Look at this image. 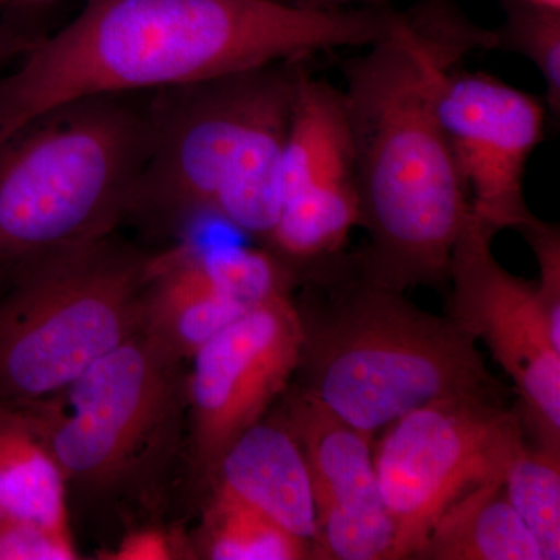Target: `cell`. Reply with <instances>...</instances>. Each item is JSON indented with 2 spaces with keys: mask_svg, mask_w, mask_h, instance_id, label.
<instances>
[{
  "mask_svg": "<svg viewBox=\"0 0 560 560\" xmlns=\"http://www.w3.org/2000/svg\"><path fill=\"white\" fill-rule=\"evenodd\" d=\"M481 49H495L493 31L467 21L455 0H422L394 13L388 32L346 66L341 94L368 232L357 267L389 289L448 280L470 200L438 101L447 73Z\"/></svg>",
  "mask_w": 560,
  "mask_h": 560,
  "instance_id": "obj_1",
  "label": "cell"
},
{
  "mask_svg": "<svg viewBox=\"0 0 560 560\" xmlns=\"http://www.w3.org/2000/svg\"><path fill=\"white\" fill-rule=\"evenodd\" d=\"M389 21L390 11L320 10L282 0H84L68 25L0 79V145L66 103L368 47Z\"/></svg>",
  "mask_w": 560,
  "mask_h": 560,
  "instance_id": "obj_2",
  "label": "cell"
},
{
  "mask_svg": "<svg viewBox=\"0 0 560 560\" xmlns=\"http://www.w3.org/2000/svg\"><path fill=\"white\" fill-rule=\"evenodd\" d=\"M296 305L301 326L296 388L350 427L382 433L430 401L500 397L474 338L448 316L416 307L404 291L330 264Z\"/></svg>",
  "mask_w": 560,
  "mask_h": 560,
  "instance_id": "obj_3",
  "label": "cell"
},
{
  "mask_svg": "<svg viewBox=\"0 0 560 560\" xmlns=\"http://www.w3.org/2000/svg\"><path fill=\"white\" fill-rule=\"evenodd\" d=\"M294 61L154 92L131 215L161 224L215 217L267 245L301 72Z\"/></svg>",
  "mask_w": 560,
  "mask_h": 560,
  "instance_id": "obj_4",
  "label": "cell"
},
{
  "mask_svg": "<svg viewBox=\"0 0 560 560\" xmlns=\"http://www.w3.org/2000/svg\"><path fill=\"white\" fill-rule=\"evenodd\" d=\"M140 94L66 103L0 145V280L131 217L151 132Z\"/></svg>",
  "mask_w": 560,
  "mask_h": 560,
  "instance_id": "obj_5",
  "label": "cell"
},
{
  "mask_svg": "<svg viewBox=\"0 0 560 560\" xmlns=\"http://www.w3.org/2000/svg\"><path fill=\"white\" fill-rule=\"evenodd\" d=\"M150 261L109 237L3 279L0 405L51 399L138 330Z\"/></svg>",
  "mask_w": 560,
  "mask_h": 560,
  "instance_id": "obj_6",
  "label": "cell"
},
{
  "mask_svg": "<svg viewBox=\"0 0 560 560\" xmlns=\"http://www.w3.org/2000/svg\"><path fill=\"white\" fill-rule=\"evenodd\" d=\"M525 445L521 415L499 397L430 401L386 427L372 451L394 526L393 560L415 559L442 512L460 497L504 482Z\"/></svg>",
  "mask_w": 560,
  "mask_h": 560,
  "instance_id": "obj_7",
  "label": "cell"
},
{
  "mask_svg": "<svg viewBox=\"0 0 560 560\" xmlns=\"http://www.w3.org/2000/svg\"><path fill=\"white\" fill-rule=\"evenodd\" d=\"M179 361L139 327L60 394L27 405L69 486L105 489L127 477L171 416Z\"/></svg>",
  "mask_w": 560,
  "mask_h": 560,
  "instance_id": "obj_8",
  "label": "cell"
},
{
  "mask_svg": "<svg viewBox=\"0 0 560 560\" xmlns=\"http://www.w3.org/2000/svg\"><path fill=\"white\" fill-rule=\"evenodd\" d=\"M497 231L470 209L452 249L448 318L481 340L521 394L540 447L560 452V350L552 345L536 283L501 267Z\"/></svg>",
  "mask_w": 560,
  "mask_h": 560,
  "instance_id": "obj_9",
  "label": "cell"
},
{
  "mask_svg": "<svg viewBox=\"0 0 560 560\" xmlns=\"http://www.w3.org/2000/svg\"><path fill=\"white\" fill-rule=\"evenodd\" d=\"M300 349V318L287 294L232 320L190 357L191 447L208 485L228 448L285 390Z\"/></svg>",
  "mask_w": 560,
  "mask_h": 560,
  "instance_id": "obj_10",
  "label": "cell"
},
{
  "mask_svg": "<svg viewBox=\"0 0 560 560\" xmlns=\"http://www.w3.org/2000/svg\"><path fill=\"white\" fill-rule=\"evenodd\" d=\"M438 103L470 209L497 232L525 230L537 219L523 178L544 138V105L488 73L455 69L442 81Z\"/></svg>",
  "mask_w": 560,
  "mask_h": 560,
  "instance_id": "obj_11",
  "label": "cell"
},
{
  "mask_svg": "<svg viewBox=\"0 0 560 560\" xmlns=\"http://www.w3.org/2000/svg\"><path fill=\"white\" fill-rule=\"evenodd\" d=\"M282 418L311 471L318 526L313 559L393 560L394 526L378 489L371 438L296 386Z\"/></svg>",
  "mask_w": 560,
  "mask_h": 560,
  "instance_id": "obj_12",
  "label": "cell"
},
{
  "mask_svg": "<svg viewBox=\"0 0 560 560\" xmlns=\"http://www.w3.org/2000/svg\"><path fill=\"white\" fill-rule=\"evenodd\" d=\"M210 488L230 493L307 544L313 559L318 526L311 471L282 416L246 430L220 459Z\"/></svg>",
  "mask_w": 560,
  "mask_h": 560,
  "instance_id": "obj_13",
  "label": "cell"
},
{
  "mask_svg": "<svg viewBox=\"0 0 560 560\" xmlns=\"http://www.w3.org/2000/svg\"><path fill=\"white\" fill-rule=\"evenodd\" d=\"M245 313L213 285L197 246L179 245L151 256L140 327L179 360L190 359Z\"/></svg>",
  "mask_w": 560,
  "mask_h": 560,
  "instance_id": "obj_14",
  "label": "cell"
},
{
  "mask_svg": "<svg viewBox=\"0 0 560 560\" xmlns=\"http://www.w3.org/2000/svg\"><path fill=\"white\" fill-rule=\"evenodd\" d=\"M68 492V478L35 411L0 405V517L72 537Z\"/></svg>",
  "mask_w": 560,
  "mask_h": 560,
  "instance_id": "obj_15",
  "label": "cell"
},
{
  "mask_svg": "<svg viewBox=\"0 0 560 560\" xmlns=\"http://www.w3.org/2000/svg\"><path fill=\"white\" fill-rule=\"evenodd\" d=\"M353 179L352 135L341 91L298 77L280 167V205L301 191Z\"/></svg>",
  "mask_w": 560,
  "mask_h": 560,
  "instance_id": "obj_16",
  "label": "cell"
},
{
  "mask_svg": "<svg viewBox=\"0 0 560 560\" xmlns=\"http://www.w3.org/2000/svg\"><path fill=\"white\" fill-rule=\"evenodd\" d=\"M415 559L544 560V552L499 481L470 490L442 512Z\"/></svg>",
  "mask_w": 560,
  "mask_h": 560,
  "instance_id": "obj_17",
  "label": "cell"
},
{
  "mask_svg": "<svg viewBox=\"0 0 560 560\" xmlns=\"http://www.w3.org/2000/svg\"><path fill=\"white\" fill-rule=\"evenodd\" d=\"M360 224L353 179L335 180L287 198L280 205L267 249L294 276L329 264Z\"/></svg>",
  "mask_w": 560,
  "mask_h": 560,
  "instance_id": "obj_18",
  "label": "cell"
},
{
  "mask_svg": "<svg viewBox=\"0 0 560 560\" xmlns=\"http://www.w3.org/2000/svg\"><path fill=\"white\" fill-rule=\"evenodd\" d=\"M200 548L202 558L212 560L312 559L307 544L219 489H212V500L202 522Z\"/></svg>",
  "mask_w": 560,
  "mask_h": 560,
  "instance_id": "obj_19",
  "label": "cell"
},
{
  "mask_svg": "<svg viewBox=\"0 0 560 560\" xmlns=\"http://www.w3.org/2000/svg\"><path fill=\"white\" fill-rule=\"evenodd\" d=\"M503 489L512 510L540 545L544 560H559L560 452L525 445L512 460Z\"/></svg>",
  "mask_w": 560,
  "mask_h": 560,
  "instance_id": "obj_20",
  "label": "cell"
},
{
  "mask_svg": "<svg viewBox=\"0 0 560 560\" xmlns=\"http://www.w3.org/2000/svg\"><path fill=\"white\" fill-rule=\"evenodd\" d=\"M495 32V49L528 58L547 88V101L560 114V9L530 0H508L506 20Z\"/></svg>",
  "mask_w": 560,
  "mask_h": 560,
  "instance_id": "obj_21",
  "label": "cell"
},
{
  "mask_svg": "<svg viewBox=\"0 0 560 560\" xmlns=\"http://www.w3.org/2000/svg\"><path fill=\"white\" fill-rule=\"evenodd\" d=\"M539 265L540 282L536 285L548 334L552 345L560 350V232L555 224L539 219L521 232Z\"/></svg>",
  "mask_w": 560,
  "mask_h": 560,
  "instance_id": "obj_22",
  "label": "cell"
},
{
  "mask_svg": "<svg viewBox=\"0 0 560 560\" xmlns=\"http://www.w3.org/2000/svg\"><path fill=\"white\" fill-rule=\"evenodd\" d=\"M176 541L165 530L143 528L132 530L117 545L110 559L171 560L179 558Z\"/></svg>",
  "mask_w": 560,
  "mask_h": 560,
  "instance_id": "obj_23",
  "label": "cell"
},
{
  "mask_svg": "<svg viewBox=\"0 0 560 560\" xmlns=\"http://www.w3.org/2000/svg\"><path fill=\"white\" fill-rule=\"evenodd\" d=\"M47 545L39 530L0 517V560H39Z\"/></svg>",
  "mask_w": 560,
  "mask_h": 560,
  "instance_id": "obj_24",
  "label": "cell"
},
{
  "mask_svg": "<svg viewBox=\"0 0 560 560\" xmlns=\"http://www.w3.org/2000/svg\"><path fill=\"white\" fill-rule=\"evenodd\" d=\"M13 51V40L7 35V32L0 27V65L10 57Z\"/></svg>",
  "mask_w": 560,
  "mask_h": 560,
  "instance_id": "obj_25",
  "label": "cell"
},
{
  "mask_svg": "<svg viewBox=\"0 0 560 560\" xmlns=\"http://www.w3.org/2000/svg\"><path fill=\"white\" fill-rule=\"evenodd\" d=\"M47 2V0H0V7H32L40 5V3Z\"/></svg>",
  "mask_w": 560,
  "mask_h": 560,
  "instance_id": "obj_26",
  "label": "cell"
},
{
  "mask_svg": "<svg viewBox=\"0 0 560 560\" xmlns=\"http://www.w3.org/2000/svg\"><path fill=\"white\" fill-rule=\"evenodd\" d=\"M530 2L541 3V5L558 7V9H560V0H530Z\"/></svg>",
  "mask_w": 560,
  "mask_h": 560,
  "instance_id": "obj_27",
  "label": "cell"
}]
</instances>
